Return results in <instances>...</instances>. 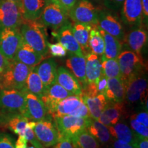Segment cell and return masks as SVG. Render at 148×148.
Segmentation results:
<instances>
[{
  "label": "cell",
  "instance_id": "obj_23",
  "mask_svg": "<svg viewBox=\"0 0 148 148\" xmlns=\"http://www.w3.org/2000/svg\"><path fill=\"white\" fill-rule=\"evenodd\" d=\"M125 112L123 102H108L101 113L98 121L107 127L113 125L121 119Z\"/></svg>",
  "mask_w": 148,
  "mask_h": 148
},
{
  "label": "cell",
  "instance_id": "obj_39",
  "mask_svg": "<svg viewBox=\"0 0 148 148\" xmlns=\"http://www.w3.org/2000/svg\"><path fill=\"white\" fill-rule=\"evenodd\" d=\"M22 136H23L24 137L26 138L27 141L30 142L31 144L36 148H45L44 146L37 139L36 135H35L34 132V130L32 129L26 127L25 130H24Z\"/></svg>",
  "mask_w": 148,
  "mask_h": 148
},
{
  "label": "cell",
  "instance_id": "obj_5",
  "mask_svg": "<svg viewBox=\"0 0 148 148\" xmlns=\"http://www.w3.org/2000/svg\"><path fill=\"white\" fill-rule=\"evenodd\" d=\"M99 10L88 0H79L70 10L68 15L75 23H82L92 27L98 25Z\"/></svg>",
  "mask_w": 148,
  "mask_h": 148
},
{
  "label": "cell",
  "instance_id": "obj_22",
  "mask_svg": "<svg viewBox=\"0 0 148 148\" xmlns=\"http://www.w3.org/2000/svg\"><path fill=\"white\" fill-rule=\"evenodd\" d=\"M34 69L41 79L45 90L56 82L57 64L53 58H45L34 66Z\"/></svg>",
  "mask_w": 148,
  "mask_h": 148
},
{
  "label": "cell",
  "instance_id": "obj_37",
  "mask_svg": "<svg viewBox=\"0 0 148 148\" xmlns=\"http://www.w3.org/2000/svg\"><path fill=\"white\" fill-rule=\"evenodd\" d=\"M130 125L131 130L136 136L148 138L147 127L132 116H130Z\"/></svg>",
  "mask_w": 148,
  "mask_h": 148
},
{
  "label": "cell",
  "instance_id": "obj_32",
  "mask_svg": "<svg viewBox=\"0 0 148 148\" xmlns=\"http://www.w3.org/2000/svg\"><path fill=\"white\" fill-rule=\"evenodd\" d=\"M91 28L92 27L90 25L82 23H75L73 25H71L72 33L75 40L78 42L84 56L90 52L88 46V40L90 30Z\"/></svg>",
  "mask_w": 148,
  "mask_h": 148
},
{
  "label": "cell",
  "instance_id": "obj_55",
  "mask_svg": "<svg viewBox=\"0 0 148 148\" xmlns=\"http://www.w3.org/2000/svg\"><path fill=\"white\" fill-rule=\"evenodd\" d=\"M0 89H1V88H0Z\"/></svg>",
  "mask_w": 148,
  "mask_h": 148
},
{
  "label": "cell",
  "instance_id": "obj_34",
  "mask_svg": "<svg viewBox=\"0 0 148 148\" xmlns=\"http://www.w3.org/2000/svg\"><path fill=\"white\" fill-rule=\"evenodd\" d=\"M88 46L90 51L98 56H102L104 53V41L99 32L98 25L92 26L90 30Z\"/></svg>",
  "mask_w": 148,
  "mask_h": 148
},
{
  "label": "cell",
  "instance_id": "obj_8",
  "mask_svg": "<svg viewBox=\"0 0 148 148\" xmlns=\"http://www.w3.org/2000/svg\"><path fill=\"white\" fill-rule=\"evenodd\" d=\"M24 20L20 3L0 0V29L19 28Z\"/></svg>",
  "mask_w": 148,
  "mask_h": 148
},
{
  "label": "cell",
  "instance_id": "obj_10",
  "mask_svg": "<svg viewBox=\"0 0 148 148\" xmlns=\"http://www.w3.org/2000/svg\"><path fill=\"white\" fill-rule=\"evenodd\" d=\"M86 58V78L87 86L82 94L86 95H97L96 85L102 75L101 60L98 56L89 52L85 56Z\"/></svg>",
  "mask_w": 148,
  "mask_h": 148
},
{
  "label": "cell",
  "instance_id": "obj_9",
  "mask_svg": "<svg viewBox=\"0 0 148 148\" xmlns=\"http://www.w3.org/2000/svg\"><path fill=\"white\" fill-rule=\"evenodd\" d=\"M68 13L52 0H47L40 16V21L44 26L58 30L68 23Z\"/></svg>",
  "mask_w": 148,
  "mask_h": 148
},
{
  "label": "cell",
  "instance_id": "obj_4",
  "mask_svg": "<svg viewBox=\"0 0 148 148\" xmlns=\"http://www.w3.org/2000/svg\"><path fill=\"white\" fill-rule=\"evenodd\" d=\"M21 114L25 116L24 90L0 89V114Z\"/></svg>",
  "mask_w": 148,
  "mask_h": 148
},
{
  "label": "cell",
  "instance_id": "obj_27",
  "mask_svg": "<svg viewBox=\"0 0 148 148\" xmlns=\"http://www.w3.org/2000/svg\"><path fill=\"white\" fill-rule=\"evenodd\" d=\"M81 97L88 107L90 118L95 120H98L109 102L105 95L101 93L96 95H86L82 93Z\"/></svg>",
  "mask_w": 148,
  "mask_h": 148
},
{
  "label": "cell",
  "instance_id": "obj_24",
  "mask_svg": "<svg viewBox=\"0 0 148 148\" xmlns=\"http://www.w3.org/2000/svg\"><path fill=\"white\" fill-rule=\"evenodd\" d=\"M126 83L120 77L108 78L103 95L109 102H123L125 99Z\"/></svg>",
  "mask_w": 148,
  "mask_h": 148
},
{
  "label": "cell",
  "instance_id": "obj_47",
  "mask_svg": "<svg viewBox=\"0 0 148 148\" xmlns=\"http://www.w3.org/2000/svg\"><path fill=\"white\" fill-rule=\"evenodd\" d=\"M134 146L135 148H148V138L136 136Z\"/></svg>",
  "mask_w": 148,
  "mask_h": 148
},
{
  "label": "cell",
  "instance_id": "obj_45",
  "mask_svg": "<svg viewBox=\"0 0 148 148\" xmlns=\"http://www.w3.org/2000/svg\"><path fill=\"white\" fill-rule=\"evenodd\" d=\"M54 148H76L70 138H62L55 145Z\"/></svg>",
  "mask_w": 148,
  "mask_h": 148
},
{
  "label": "cell",
  "instance_id": "obj_26",
  "mask_svg": "<svg viewBox=\"0 0 148 148\" xmlns=\"http://www.w3.org/2000/svg\"><path fill=\"white\" fill-rule=\"evenodd\" d=\"M47 2V0H20L24 19L38 21Z\"/></svg>",
  "mask_w": 148,
  "mask_h": 148
},
{
  "label": "cell",
  "instance_id": "obj_17",
  "mask_svg": "<svg viewBox=\"0 0 148 148\" xmlns=\"http://www.w3.org/2000/svg\"><path fill=\"white\" fill-rule=\"evenodd\" d=\"M147 42V33L143 25L134 27L125 34L123 44H125L130 50L141 56V51Z\"/></svg>",
  "mask_w": 148,
  "mask_h": 148
},
{
  "label": "cell",
  "instance_id": "obj_46",
  "mask_svg": "<svg viewBox=\"0 0 148 148\" xmlns=\"http://www.w3.org/2000/svg\"><path fill=\"white\" fill-rule=\"evenodd\" d=\"M107 79H108V78H106L102 73L99 82H98L97 85H96V88H97V91L98 94L104 93L105 90H106L107 87Z\"/></svg>",
  "mask_w": 148,
  "mask_h": 148
},
{
  "label": "cell",
  "instance_id": "obj_1",
  "mask_svg": "<svg viewBox=\"0 0 148 148\" xmlns=\"http://www.w3.org/2000/svg\"><path fill=\"white\" fill-rule=\"evenodd\" d=\"M44 25L38 21L24 20L19 27L23 40L46 58L49 53Z\"/></svg>",
  "mask_w": 148,
  "mask_h": 148
},
{
  "label": "cell",
  "instance_id": "obj_16",
  "mask_svg": "<svg viewBox=\"0 0 148 148\" xmlns=\"http://www.w3.org/2000/svg\"><path fill=\"white\" fill-rule=\"evenodd\" d=\"M71 25V24L68 22L58 29L56 33H53V34L56 37L58 42L64 46L66 51H68L70 54L84 56L78 42L75 40L72 33Z\"/></svg>",
  "mask_w": 148,
  "mask_h": 148
},
{
  "label": "cell",
  "instance_id": "obj_49",
  "mask_svg": "<svg viewBox=\"0 0 148 148\" xmlns=\"http://www.w3.org/2000/svg\"><path fill=\"white\" fill-rule=\"evenodd\" d=\"M9 60L1 53L0 51V77L1 76L3 72L6 69L7 66L8 65Z\"/></svg>",
  "mask_w": 148,
  "mask_h": 148
},
{
  "label": "cell",
  "instance_id": "obj_51",
  "mask_svg": "<svg viewBox=\"0 0 148 148\" xmlns=\"http://www.w3.org/2000/svg\"><path fill=\"white\" fill-rule=\"evenodd\" d=\"M141 5L143 19L145 20L147 23L148 18V0H141Z\"/></svg>",
  "mask_w": 148,
  "mask_h": 148
},
{
  "label": "cell",
  "instance_id": "obj_2",
  "mask_svg": "<svg viewBox=\"0 0 148 148\" xmlns=\"http://www.w3.org/2000/svg\"><path fill=\"white\" fill-rule=\"evenodd\" d=\"M32 68L15 60H9L8 65L0 77V88L23 90L27 75Z\"/></svg>",
  "mask_w": 148,
  "mask_h": 148
},
{
  "label": "cell",
  "instance_id": "obj_38",
  "mask_svg": "<svg viewBox=\"0 0 148 148\" xmlns=\"http://www.w3.org/2000/svg\"><path fill=\"white\" fill-rule=\"evenodd\" d=\"M48 51L53 57H64L66 55V50L63 45L60 42L57 43H50L47 42Z\"/></svg>",
  "mask_w": 148,
  "mask_h": 148
},
{
  "label": "cell",
  "instance_id": "obj_21",
  "mask_svg": "<svg viewBox=\"0 0 148 148\" xmlns=\"http://www.w3.org/2000/svg\"><path fill=\"white\" fill-rule=\"evenodd\" d=\"M56 82L73 95H82V90L78 80L69 69L64 66L57 68Z\"/></svg>",
  "mask_w": 148,
  "mask_h": 148
},
{
  "label": "cell",
  "instance_id": "obj_53",
  "mask_svg": "<svg viewBox=\"0 0 148 148\" xmlns=\"http://www.w3.org/2000/svg\"><path fill=\"white\" fill-rule=\"evenodd\" d=\"M105 148H111L110 147H107V146H106V147H105Z\"/></svg>",
  "mask_w": 148,
  "mask_h": 148
},
{
  "label": "cell",
  "instance_id": "obj_44",
  "mask_svg": "<svg viewBox=\"0 0 148 148\" xmlns=\"http://www.w3.org/2000/svg\"><path fill=\"white\" fill-rule=\"evenodd\" d=\"M58 4L66 13H69L70 10L73 8L77 0H52Z\"/></svg>",
  "mask_w": 148,
  "mask_h": 148
},
{
  "label": "cell",
  "instance_id": "obj_25",
  "mask_svg": "<svg viewBox=\"0 0 148 148\" xmlns=\"http://www.w3.org/2000/svg\"><path fill=\"white\" fill-rule=\"evenodd\" d=\"M29 121L21 114H0V125L18 135L23 134Z\"/></svg>",
  "mask_w": 148,
  "mask_h": 148
},
{
  "label": "cell",
  "instance_id": "obj_36",
  "mask_svg": "<svg viewBox=\"0 0 148 148\" xmlns=\"http://www.w3.org/2000/svg\"><path fill=\"white\" fill-rule=\"evenodd\" d=\"M101 60L102 73L106 78H121V73L117 59H108L102 56H101Z\"/></svg>",
  "mask_w": 148,
  "mask_h": 148
},
{
  "label": "cell",
  "instance_id": "obj_11",
  "mask_svg": "<svg viewBox=\"0 0 148 148\" xmlns=\"http://www.w3.org/2000/svg\"><path fill=\"white\" fill-rule=\"evenodd\" d=\"M22 40L19 28L0 29V51L8 60H13Z\"/></svg>",
  "mask_w": 148,
  "mask_h": 148
},
{
  "label": "cell",
  "instance_id": "obj_52",
  "mask_svg": "<svg viewBox=\"0 0 148 148\" xmlns=\"http://www.w3.org/2000/svg\"><path fill=\"white\" fill-rule=\"evenodd\" d=\"M7 1H13V2H16V3H19L20 0H7Z\"/></svg>",
  "mask_w": 148,
  "mask_h": 148
},
{
  "label": "cell",
  "instance_id": "obj_6",
  "mask_svg": "<svg viewBox=\"0 0 148 148\" xmlns=\"http://www.w3.org/2000/svg\"><path fill=\"white\" fill-rule=\"evenodd\" d=\"M58 130L59 138L73 137L75 135L86 129L91 118L76 117L71 115H64L53 118Z\"/></svg>",
  "mask_w": 148,
  "mask_h": 148
},
{
  "label": "cell",
  "instance_id": "obj_20",
  "mask_svg": "<svg viewBox=\"0 0 148 148\" xmlns=\"http://www.w3.org/2000/svg\"><path fill=\"white\" fill-rule=\"evenodd\" d=\"M45 58V56L35 51L23 40H22L21 45L14 57V60L25 64L31 68L38 65Z\"/></svg>",
  "mask_w": 148,
  "mask_h": 148
},
{
  "label": "cell",
  "instance_id": "obj_19",
  "mask_svg": "<svg viewBox=\"0 0 148 148\" xmlns=\"http://www.w3.org/2000/svg\"><path fill=\"white\" fill-rule=\"evenodd\" d=\"M66 66L71 73L76 77L82 91L87 86L86 78V58L84 56L70 54L66 60Z\"/></svg>",
  "mask_w": 148,
  "mask_h": 148
},
{
  "label": "cell",
  "instance_id": "obj_50",
  "mask_svg": "<svg viewBox=\"0 0 148 148\" xmlns=\"http://www.w3.org/2000/svg\"><path fill=\"white\" fill-rule=\"evenodd\" d=\"M27 140L22 135H18V138L14 144V148H27Z\"/></svg>",
  "mask_w": 148,
  "mask_h": 148
},
{
  "label": "cell",
  "instance_id": "obj_42",
  "mask_svg": "<svg viewBox=\"0 0 148 148\" xmlns=\"http://www.w3.org/2000/svg\"><path fill=\"white\" fill-rule=\"evenodd\" d=\"M125 0H103V4L107 9L112 11H118L121 8Z\"/></svg>",
  "mask_w": 148,
  "mask_h": 148
},
{
  "label": "cell",
  "instance_id": "obj_54",
  "mask_svg": "<svg viewBox=\"0 0 148 148\" xmlns=\"http://www.w3.org/2000/svg\"><path fill=\"white\" fill-rule=\"evenodd\" d=\"M95 1H101V0H95Z\"/></svg>",
  "mask_w": 148,
  "mask_h": 148
},
{
  "label": "cell",
  "instance_id": "obj_7",
  "mask_svg": "<svg viewBox=\"0 0 148 148\" xmlns=\"http://www.w3.org/2000/svg\"><path fill=\"white\" fill-rule=\"evenodd\" d=\"M116 59L119 66L121 79L125 83L130 77L146 69L141 56L131 50L121 51Z\"/></svg>",
  "mask_w": 148,
  "mask_h": 148
},
{
  "label": "cell",
  "instance_id": "obj_12",
  "mask_svg": "<svg viewBox=\"0 0 148 148\" xmlns=\"http://www.w3.org/2000/svg\"><path fill=\"white\" fill-rule=\"evenodd\" d=\"M38 141L47 148L55 145L58 142L59 135L52 118L36 121V125L33 129Z\"/></svg>",
  "mask_w": 148,
  "mask_h": 148
},
{
  "label": "cell",
  "instance_id": "obj_15",
  "mask_svg": "<svg viewBox=\"0 0 148 148\" xmlns=\"http://www.w3.org/2000/svg\"><path fill=\"white\" fill-rule=\"evenodd\" d=\"M23 90L25 95V116L27 118L34 121L52 118L40 98Z\"/></svg>",
  "mask_w": 148,
  "mask_h": 148
},
{
  "label": "cell",
  "instance_id": "obj_28",
  "mask_svg": "<svg viewBox=\"0 0 148 148\" xmlns=\"http://www.w3.org/2000/svg\"><path fill=\"white\" fill-rule=\"evenodd\" d=\"M82 100L81 95H70L64 98L57 103L53 112L51 113V117L55 118L70 114L80 105Z\"/></svg>",
  "mask_w": 148,
  "mask_h": 148
},
{
  "label": "cell",
  "instance_id": "obj_48",
  "mask_svg": "<svg viewBox=\"0 0 148 148\" xmlns=\"http://www.w3.org/2000/svg\"><path fill=\"white\" fill-rule=\"evenodd\" d=\"M111 143H112L111 148H135L134 146L131 145V144L127 143L126 142L121 140L112 139Z\"/></svg>",
  "mask_w": 148,
  "mask_h": 148
},
{
  "label": "cell",
  "instance_id": "obj_14",
  "mask_svg": "<svg viewBox=\"0 0 148 148\" xmlns=\"http://www.w3.org/2000/svg\"><path fill=\"white\" fill-rule=\"evenodd\" d=\"M98 27L102 30L115 37L116 39L123 42L125 29L118 18L107 10H100L98 14Z\"/></svg>",
  "mask_w": 148,
  "mask_h": 148
},
{
  "label": "cell",
  "instance_id": "obj_35",
  "mask_svg": "<svg viewBox=\"0 0 148 148\" xmlns=\"http://www.w3.org/2000/svg\"><path fill=\"white\" fill-rule=\"evenodd\" d=\"M71 139L76 148H100L99 142L86 129L75 135Z\"/></svg>",
  "mask_w": 148,
  "mask_h": 148
},
{
  "label": "cell",
  "instance_id": "obj_31",
  "mask_svg": "<svg viewBox=\"0 0 148 148\" xmlns=\"http://www.w3.org/2000/svg\"><path fill=\"white\" fill-rule=\"evenodd\" d=\"M99 32L104 41V53L103 56L108 59H116L122 51L123 43L115 37L99 28Z\"/></svg>",
  "mask_w": 148,
  "mask_h": 148
},
{
  "label": "cell",
  "instance_id": "obj_29",
  "mask_svg": "<svg viewBox=\"0 0 148 148\" xmlns=\"http://www.w3.org/2000/svg\"><path fill=\"white\" fill-rule=\"evenodd\" d=\"M108 129L112 139L123 140L134 146L136 136L130 127H129L125 122L119 121L116 124L108 126Z\"/></svg>",
  "mask_w": 148,
  "mask_h": 148
},
{
  "label": "cell",
  "instance_id": "obj_40",
  "mask_svg": "<svg viewBox=\"0 0 148 148\" xmlns=\"http://www.w3.org/2000/svg\"><path fill=\"white\" fill-rule=\"evenodd\" d=\"M69 115L76 116V117L86 118V119L90 118V112L89 110H88V107L85 104L83 100H82L80 105L75 110H74L71 113H70Z\"/></svg>",
  "mask_w": 148,
  "mask_h": 148
},
{
  "label": "cell",
  "instance_id": "obj_43",
  "mask_svg": "<svg viewBox=\"0 0 148 148\" xmlns=\"http://www.w3.org/2000/svg\"><path fill=\"white\" fill-rule=\"evenodd\" d=\"M132 117L134 118L142 124H143L145 127H148V113L147 110H144L143 111H138L136 113L133 114Z\"/></svg>",
  "mask_w": 148,
  "mask_h": 148
},
{
  "label": "cell",
  "instance_id": "obj_41",
  "mask_svg": "<svg viewBox=\"0 0 148 148\" xmlns=\"http://www.w3.org/2000/svg\"><path fill=\"white\" fill-rule=\"evenodd\" d=\"M0 148H14L12 136L7 134H0Z\"/></svg>",
  "mask_w": 148,
  "mask_h": 148
},
{
  "label": "cell",
  "instance_id": "obj_13",
  "mask_svg": "<svg viewBox=\"0 0 148 148\" xmlns=\"http://www.w3.org/2000/svg\"><path fill=\"white\" fill-rule=\"evenodd\" d=\"M121 9L123 23L132 28L143 25L141 0H125Z\"/></svg>",
  "mask_w": 148,
  "mask_h": 148
},
{
  "label": "cell",
  "instance_id": "obj_3",
  "mask_svg": "<svg viewBox=\"0 0 148 148\" xmlns=\"http://www.w3.org/2000/svg\"><path fill=\"white\" fill-rule=\"evenodd\" d=\"M125 101L128 104H145L147 106V76L145 70L130 77L126 82Z\"/></svg>",
  "mask_w": 148,
  "mask_h": 148
},
{
  "label": "cell",
  "instance_id": "obj_30",
  "mask_svg": "<svg viewBox=\"0 0 148 148\" xmlns=\"http://www.w3.org/2000/svg\"><path fill=\"white\" fill-rule=\"evenodd\" d=\"M86 130L100 145L107 146L112 143V138L110 136L108 127L98 120L91 119Z\"/></svg>",
  "mask_w": 148,
  "mask_h": 148
},
{
  "label": "cell",
  "instance_id": "obj_33",
  "mask_svg": "<svg viewBox=\"0 0 148 148\" xmlns=\"http://www.w3.org/2000/svg\"><path fill=\"white\" fill-rule=\"evenodd\" d=\"M24 89L33 95H36L40 99L45 93V88L34 67L31 69L27 75Z\"/></svg>",
  "mask_w": 148,
  "mask_h": 148
},
{
  "label": "cell",
  "instance_id": "obj_18",
  "mask_svg": "<svg viewBox=\"0 0 148 148\" xmlns=\"http://www.w3.org/2000/svg\"><path fill=\"white\" fill-rule=\"evenodd\" d=\"M70 95H73L56 82L45 90V93L40 99L45 104L48 112L51 115V113L53 112L57 103Z\"/></svg>",
  "mask_w": 148,
  "mask_h": 148
}]
</instances>
